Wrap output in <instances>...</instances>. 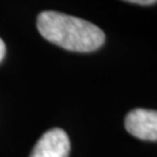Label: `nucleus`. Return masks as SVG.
<instances>
[{
    "mask_svg": "<svg viewBox=\"0 0 157 157\" xmlns=\"http://www.w3.org/2000/svg\"><path fill=\"white\" fill-rule=\"evenodd\" d=\"M37 29L49 42L71 51H94L105 42V33L99 27L59 12H42L37 17Z\"/></svg>",
    "mask_w": 157,
    "mask_h": 157,
    "instance_id": "f257e3e1",
    "label": "nucleus"
},
{
    "mask_svg": "<svg viewBox=\"0 0 157 157\" xmlns=\"http://www.w3.org/2000/svg\"><path fill=\"white\" fill-rule=\"evenodd\" d=\"M124 126L129 134L147 141L157 140V113L156 111L136 108L127 114Z\"/></svg>",
    "mask_w": 157,
    "mask_h": 157,
    "instance_id": "f03ea898",
    "label": "nucleus"
},
{
    "mask_svg": "<svg viewBox=\"0 0 157 157\" xmlns=\"http://www.w3.org/2000/svg\"><path fill=\"white\" fill-rule=\"evenodd\" d=\"M70 140L61 128H54L40 137L29 157H69Z\"/></svg>",
    "mask_w": 157,
    "mask_h": 157,
    "instance_id": "7ed1b4c3",
    "label": "nucleus"
},
{
    "mask_svg": "<svg viewBox=\"0 0 157 157\" xmlns=\"http://www.w3.org/2000/svg\"><path fill=\"white\" fill-rule=\"evenodd\" d=\"M128 2H133V4H139V5H152L156 2V0H124Z\"/></svg>",
    "mask_w": 157,
    "mask_h": 157,
    "instance_id": "20e7f679",
    "label": "nucleus"
},
{
    "mask_svg": "<svg viewBox=\"0 0 157 157\" xmlns=\"http://www.w3.org/2000/svg\"><path fill=\"white\" fill-rule=\"evenodd\" d=\"M5 52H6V47H5V43H4V41L0 39V62L4 59V57H5Z\"/></svg>",
    "mask_w": 157,
    "mask_h": 157,
    "instance_id": "39448f33",
    "label": "nucleus"
}]
</instances>
